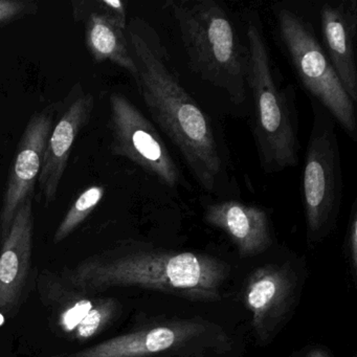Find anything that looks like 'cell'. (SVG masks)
Here are the masks:
<instances>
[{
  "label": "cell",
  "mask_w": 357,
  "mask_h": 357,
  "mask_svg": "<svg viewBox=\"0 0 357 357\" xmlns=\"http://www.w3.org/2000/svg\"><path fill=\"white\" fill-rule=\"evenodd\" d=\"M127 38L137 68L133 79L148 112L181 152L198 185L215 193L225 176V165L208 114L171 68L151 24L132 18L127 24Z\"/></svg>",
  "instance_id": "1"
},
{
  "label": "cell",
  "mask_w": 357,
  "mask_h": 357,
  "mask_svg": "<svg viewBox=\"0 0 357 357\" xmlns=\"http://www.w3.org/2000/svg\"><path fill=\"white\" fill-rule=\"evenodd\" d=\"M229 275V265L210 255L126 246L82 261L64 281L87 294L135 286L206 302L218 300Z\"/></svg>",
  "instance_id": "2"
},
{
  "label": "cell",
  "mask_w": 357,
  "mask_h": 357,
  "mask_svg": "<svg viewBox=\"0 0 357 357\" xmlns=\"http://www.w3.org/2000/svg\"><path fill=\"white\" fill-rule=\"evenodd\" d=\"M248 73L246 89L252 100L250 130L261 169L267 174L298 165L301 151L296 91L283 85L271 60L258 12L245 20Z\"/></svg>",
  "instance_id": "3"
},
{
  "label": "cell",
  "mask_w": 357,
  "mask_h": 357,
  "mask_svg": "<svg viewBox=\"0 0 357 357\" xmlns=\"http://www.w3.org/2000/svg\"><path fill=\"white\" fill-rule=\"evenodd\" d=\"M191 70L236 105L248 99V50L227 11L214 0L170 1Z\"/></svg>",
  "instance_id": "4"
},
{
  "label": "cell",
  "mask_w": 357,
  "mask_h": 357,
  "mask_svg": "<svg viewBox=\"0 0 357 357\" xmlns=\"http://www.w3.org/2000/svg\"><path fill=\"white\" fill-rule=\"evenodd\" d=\"M275 22L280 43L303 89L356 142V107L342 87L312 24L287 8L275 10Z\"/></svg>",
  "instance_id": "5"
},
{
  "label": "cell",
  "mask_w": 357,
  "mask_h": 357,
  "mask_svg": "<svg viewBox=\"0 0 357 357\" xmlns=\"http://www.w3.org/2000/svg\"><path fill=\"white\" fill-rule=\"evenodd\" d=\"M312 126L305 153L302 196L309 237H321L333 227L344 192L342 155L336 122L319 103L310 100Z\"/></svg>",
  "instance_id": "6"
},
{
  "label": "cell",
  "mask_w": 357,
  "mask_h": 357,
  "mask_svg": "<svg viewBox=\"0 0 357 357\" xmlns=\"http://www.w3.org/2000/svg\"><path fill=\"white\" fill-rule=\"evenodd\" d=\"M112 151L137 164L167 187L181 183V172L155 127L125 96L109 100Z\"/></svg>",
  "instance_id": "7"
},
{
  "label": "cell",
  "mask_w": 357,
  "mask_h": 357,
  "mask_svg": "<svg viewBox=\"0 0 357 357\" xmlns=\"http://www.w3.org/2000/svg\"><path fill=\"white\" fill-rule=\"evenodd\" d=\"M225 334L204 321H178L146 328L99 342L66 357H147L215 349Z\"/></svg>",
  "instance_id": "8"
},
{
  "label": "cell",
  "mask_w": 357,
  "mask_h": 357,
  "mask_svg": "<svg viewBox=\"0 0 357 357\" xmlns=\"http://www.w3.org/2000/svg\"><path fill=\"white\" fill-rule=\"evenodd\" d=\"M53 122V112L45 110L34 114L24 129L1 202L0 242L7 236L18 208L34 194Z\"/></svg>",
  "instance_id": "9"
},
{
  "label": "cell",
  "mask_w": 357,
  "mask_h": 357,
  "mask_svg": "<svg viewBox=\"0 0 357 357\" xmlns=\"http://www.w3.org/2000/svg\"><path fill=\"white\" fill-rule=\"evenodd\" d=\"M34 237L32 198L20 206L0 246V312L11 315L24 296Z\"/></svg>",
  "instance_id": "10"
},
{
  "label": "cell",
  "mask_w": 357,
  "mask_h": 357,
  "mask_svg": "<svg viewBox=\"0 0 357 357\" xmlns=\"http://www.w3.org/2000/svg\"><path fill=\"white\" fill-rule=\"evenodd\" d=\"M321 45L342 87L353 103L357 102V1L327 3L319 10Z\"/></svg>",
  "instance_id": "11"
},
{
  "label": "cell",
  "mask_w": 357,
  "mask_h": 357,
  "mask_svg": "<svg viewBox=\"0 0 357 357\" xmlns=\"http://www.w3.org/2000/svg\"><path fill=\"white\" fill-rule=\"evenodd\" d=\"M294 290L296 280L286 267L263 266L250 275L244 301L259 340L267 342L273 335L289 311Z\"/></svg>",
  "instance_id": "12"
},
{
  "label": "cell",
  "mask_w": 357,
  "mask_h": 357,
  "mask_svg": "<svg viewBox=\"0 0 357 357\" xmlns=\"http://www.w3.org/2000/svg\"><path fill=\"white\" fill-rule=\"evenodd\" d=\"M95 105L91 93L75 100L56 124L47 139L37 185L45 204L57 197L58 189L81 129L89 123Z\"/></svg>",
  "instance_id": "13"
},
{
  "label": "cell",
  "mask_w": 357,
  "mask_h": 357,
  "mask_svg": "<svg viewBox=\"0 0 357 357\" xmlns=\"http://www.w3.org/2000/svg\"><path fill=\"white\" fill-rule=\"evenodd\" d=\"M208 225L229 236L241 257L262 254L273 243L268 215L264 208L238 200H225L206 206Z\"/></svg>",
  "instance_id": "14"
},
{
  "label": "cell",
  "mask_w": 357,
  "mask_h": 357,
  "mask_svg": "<svg viewBox=\"0 0 357 357\" xmlns=\"http://www.w3.org/2000/svg\"><path fill=\"white\" fill-rule=\"evenodd\" d=\"M85 40L96 61L112 62L127 70L132 78L137 74L127 38V28L112 16L104 12L91 13L87 20Z\"/></svg>",
  "instance_id": "15"
},
{
  "label": "cell",
  "mask_w": 357,
  "mask_h": 357,
  "mask_svg": "<svg viewBox=\"0 0 357 357\" xmlns=\"http://www.w3.org/2000/svg\"><path fill=\"white\" fill-rule=\"evenodd\" d=\"M43 296L45 305L51 308L52 317L58 329L70 340L100 298V296H91L55 280H51L45 286Z\"/></svg>",
  "instance_id": "16"
},
{
  "label": "cell",
  "mask_w": 357,
  "mask_h": 357,
  "mask_svg": "<svg viewBox=\"0 0 357 357\" xmlns=\"http://www.w3.org/2000/svg\"><path fill=\"white\" fill-rule=\"evenodd\" d=\"M103 196L104 188L101 185H91L84 190L58 225L54 242L60 243L72 235L97 208Z\"/></svg>",
  "instance_id": "17"
},
{
  "label": "cell",
  "mask_w": 357,
  "mask_h": 357,
  "mask_svg": "<svg viewBox=\"0 0 357 357\" xmlns=\"http://www.w3.org/2000/svg\"><path fill=\"white\" fill-rule=\"evenodd\" d=\"M120 308L116 298L100 296L99 302L85 321L77 328L70 340L84 342L101 334L114 321Z\"/></svg>",
  "instance_id": "18"
},
{
  "label": "cell",
  "mask_w": 357,
  "mask_h": 357,
  "mask_svg": "<svg viewBox=\"0 0 357 357\" xmlns=\"http://www.w3.org/2000/svg\"><path fill=\"white\" fill-rule=\"evenodd\" d=\"M34 3L17 0H0V24L11 22L29 12L34 11Z\"/></svg>",
  "instance_id": "19"
},
{
  "label": "cell",
  "mask_w": 357,
  "mask_h": 357,
  "mask_svg": "<svg viewBox=\"0 0 357 357\" xmlns=\"http://www.w3.org/2000/svg\"><path fill=\"white\" fill-rule=\"evenodd\" d=\"M100 6L103 9L104 13L112 16L116 22L127 28V11L126 6L121 0H101Z\"/></svg>",
  "instance_id": "20"
},
{
  "label": "cell",
  "mask_w": 357,
  "mask_h": 357,
  "mask_svg": "<svg viewBox=\"0 0 357 357\" xmlns=\"http://www.w3.org/2000/svg\"><path fill=\"white\" fill-rule=\"evenodd\" d=\"M348 244L350 248V252L352 255V260L354 265L357 262V211L356 202H354L352 208V213H351L350 223L348 227Z\"/></svg>",
  "instance_id": "21"
},
{
  "label": "cell",
  "mask_w": 357,
  "mask_h": 357,
  "mask_svg": "<svg viewBox=\"0 0 357 357\" xmlns=\"http://www.w3.org/2000/svg\"><path fill=\"white\" fill-rule=\"evenodd\" d=\"M306 357H330L328 355V353L326 351H324L323 349H314V350L311 351V352L308 353Z\"/></svg>",
  "instance_id": "22"
},
{
  "label": "cell",
  "mask_w": 357,
  "mask_h": 357,
  "mask_svg": "<svg viewBox=\"0 0 357 357\" xmlns=\"http://www.w3.org/2000/svg\"><path fill=\"white\" fill-rule=\"evenodd\" d=\"M0 211H1V202H0Z\"/></svg>",
  "instance_id": "23"
}]
</instances>
